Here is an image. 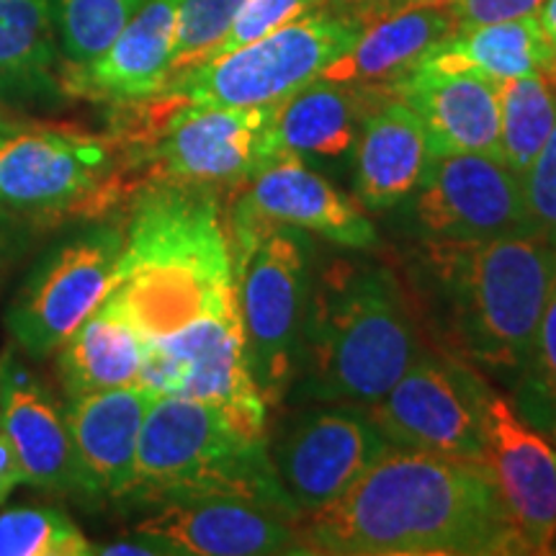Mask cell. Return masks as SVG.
Returning a JSON list of instances; mask_svg holds the SVG:
<instances>
[{"label":"cell","mask_w":556,"mask_h":556,"mask_svg":"<svg viewBox=\"0 0 556 556\" xmlns=\"http://www.w3.org/2000/svg\"><path fill=\"white\" fill-rule=\"evenodd\" d=\"M276 225L309 229L353 250L379 242L377 229L364 212L296 157L278 160L250 178L248 191L238 199L229 219V248L238 253L258 240L263 229Z\"/></svg>","instance_id":"cell-16"},{"label":"cell","mask_w":556,"mask_h":556,"mask_svg":"<svg viewBox=\"0 0 556 556\" xmlns=\"http://www.w3.org/2000/svg\"><path fill=\"white\" fill-rule=\"evenodd\" d=\"M26 484V471L21 467L16 451H13L9 435L0 428V505L11 497L13 490Z\"/></svg>","instance_id":"cell-38"},{"label":"cell","mask_w":556,"mask_h":556,"mask_svg":"<svg viewBox=\"0 0 556 556\" xmlns=\"http://www.w3.org/2000/svg\"><path fill=\"white\" fill-rule=\"evenodd\" d=\"M157 397L160 394L148 384H129L65 402L75 467L86 503L127 500L135 482L144 417Z\"/></svg>","instance_id":"cell-18"},{"label":"cell","mask_w":556,"mask_h":556,"mask_svg":"<svg viewBox=\"0 0 556 556\" xmlns=\"http://www.w3.org/2000/svg\"><path fill=\"white\" fill-rule=\"evenodd\" d=\"M479 387L464 361L420 356L366 413L392 448L484 464Z\"/></svg>","instance_id":"cell-11"},{"label":"cell","mask_w":556,"mask_h":556,"mask_svg":"<svg viewBox=\"0 0 556 556\" xmlns=\"http://www.w3.org/2000/svg\"><path fill=\"white\" fill-rule=\"evenodd\" d=\"M325 0H245L242 9L238 11V16H235L232 26H229L227 34L222 37L219 45L214 47L208 58L240 50V47L250 45V41L268 37L270 31L281 29V26L291 24V21L307 16V13L319 9Z\"/></svg>","instance_id":"cell-33"},{"label":"cell","mask_w":556,"mask_h":556,"mask_svg":"<svg viewBox=\"0 0 556 556\" xmlns=\"http://www.w3.org/2000/svg\"><path fill=\"white\" fill-rule=\"evenodd\" d=\"M50 222L18 217V214L0 212V289L21 266V261L31 253Z\"/></svg>","instance_id":"cell-35"},{"label":"cell","mask_w":556,"mask_h":556,"mask_svg":"<svg viewBox=\"0 0 556 556\" xmlns=\"http://www.w3.org/2000/svg\"><path fill=\"white\" fill-rule=\"evenodd\" d=\"M144 0H52L62 67L96 60L119 37Z\"/></svg>","instance_id":"cell-29"},{"label":"cell","mask_w":556,"mask_h":556,"mask_svg":"<svg viewBox=\"0 0 556 556\" xmlns=\"http://www.w3.org/2000/svg\"><path fill=\"white\" fill-rule=\"evenodd\" d=\"M387 88L422 122L433 157L482 152L500 160V90L495 80L477 73L415 67Z\"/></svg>","instance_id":"cell-21"},{"label":"cell","mask_w":556,"mask_h":556,"mask_svg":"<svg viewBox=\"0 0 556 556\" xmlns=\"http://www.w3.org/2000/svg\"><path fill=\"white\" fill-rule=\"evenodd\" d=\"M435 73H477L490 80L544 78L556 88V50L541 31L536 13L500 24L458 29L417 62Z\"/></svg>","instance_id":"cell-26"},{"label":"cell","mask_w":556,"mask_h":556,"mask_svg":"<svg viewBox=\"0 0 556 556\" xmlns=\"http://www.w3.org/2000/svg\"><path fill=\"white\" fill-rule=\"evenodd\" d=\"M180 0H144L99 58L80 67H62V90L88 101H148L168 86L176 52Z\"/></svg>","instance_id":"cell-20"},{"label":"cell","mask_w":556,"mask_h":556,"mask_svg":"<svg viewBox=\"0 0 556 556\" xmlns=\"http://www.w3.org/2000/svg\"><path fill=\"white\" fill-rule=\"evenodd\" d=\"M528 219L536 232L556 238V124L544 150L520 176Z\"/></svg>","instance_id":"cell-34"},{"label":"cell","mask_w":556,"mask_h":556,"mask_svg":"<svg viewBox=\"0 0 556 556\" xmlns=\"http://www.w3.org/2000/svg\"><path fill=\"white\" fill-rule=\"evenodd\" d=\"M139 384L157 394L227 407L255 428H266V400L245 364L240 312H208L168 336L150 340Z\"/></svg>","instance_id":"cell-12"},{"label":"cell","mask_w":556,"mask_h":556,"mask_svg":"<svg viewBox=\"0 0 556 556\" xmlns=\"http://www.w3.org/2000/svg\"><path fill=\"white\" fill-rule=\"evenodd\" d=\"M458 31L446 3L415 5L366 24L356 45L323 78L358 86H389L417 67L438 41Z\"/></svg>","instance_id":"cell-27"},{"label":"cell","mask_w":556,"mask_h":556,"mask_svg":"<svg viewBox=\"0 0 556 556\" xmlns=\"http://www.w3.org/2000/svg\"><path fill=\"white\" fill-rule=\"evenodd\" d=\"M417 358L415 319L392 270L336 261L319 274L296 353L309 397L368 407Z\"/></svg>","instance_id":"cell-3"},{"label":"cell","mask_w":556,"mask_h":556,"mask_svg":"<svg viewBox=\"0 0 556 556\" xmlns=\"http://www.w3.org/2000/svg\"><path fill=\"white\" fill-rule=\"evenodd\" d=\"M438 3H446V0H364V3H361L358 18L364 21V24H371V21L384 18L389 13L415 9V5H438Z\"/></svg>","instance_id":"cell-39"},{"label":"cell","mask_w":556,"mask_h":556,"mask_svg":"<svg viewBox=\"0 0 556 556\" xmlns=\"http://www.w3.org/2000/svg\"><path fill=\"white\" fill-rule=\"evenodd\" d=\"M109 294L148 343L238 307L232 248L212 189L150 184L139 193Z\"/></svg>","instance_id":"cell-2"},{"label":"cell","mask_w":556,"mask_h":556,"mask_svg":"<svg viewBox=\"0 0 556 556\" xmlns=\"http://www.w3.org/2000/svg\"><path fill=\"white\" fill-rule=\"evenodd\" d=\"M364 29L358 16L312 11L240 50L199 62L163 90L193 106H270L323 78Z\"/></svg>","instance_id":"cell-7"},{"label":"cell","mask_w":556,"mask_h":556,"mask_svg":"<svg viewBox=\"0 0 556 556\" xmlns=\"http://www.w3.org/2000/svg\"><path fill=\"white\" fill-rule=\"evenodd\" d=\"M122 170L116 137L21 122L0 135V212L52 222L101 208Z\"/></svg>","instance_id":"cell-9"},{"label":"cell","mask_w":556,"mask_h":556,"mask_svg":"<svg viewBox=\"0 0 556 556\" xmlns=\"http://www.w3.org/2000/svg\"><path fill=\"white\" fill-rule=\"evenodd\" d=\"M245 0H180L170 78L197 67L219 45Z\"/></svg>","instance_id":"cell-31"},{"label":"cell","mask_w":556,"mask_h":556,"mask_svg":"<svg viewBox=\"0 0 556 556\" xmlns=\"http://www.w3.org/2000/svg\"><path fill=\"white\" fill-rule=\"evenodd\" d=\"M307 554L495 556L523 554L490 469L392 448L343 497L302 518Z\"/></svg>","instance_id":"cell-1"},{"label":"cell","mask_w":556,"mask_h":556,"mask_svg":"<svg viewBox=\"0 0 556 556\" xmlns=\"http://www.w3.org/2000/svg\"><path fill=\"white\" fill-rule=\"evenodd\" d=\"M245 364L266 405H278L296 374L309 294V245L296 227H268L232 255Z\"/></svg>","instance_id":"cell-10"},{"label":"cell","mask_w":556,"mask_h":556,"mask_svg":"<svg viewBox=\"0 0 556 556\" xmlns=\"http://www.w3.org/2000/svg\"><path fill=\"white\" fill-rule=\"evenodd\" d=\"M204 497L263 503L302 523L268 454L266 428L214 402L160 394L144 417L124 503L160 507Z\"/></svg>","instance_id":"cell-5"},{"label":"cell","mask_w":556,"mask_h":556,"mask_svg":"<svg viewBox=\"0 0 556 556\" xmlns=\"http://www.w3.org/2000/svg\"><path fill=\"white\" fill-rule=\"evenodd\" d=\"M500 160L520 178L556 124V93L544 78L500 80Z\"/></svg>","instance_id":"cell-28"},{"label":"cell","mask_w":556,"mask_h":556,"mask_svg":"<svg viewBox=\"0 0 556 556\" xmlns=\"http://www.w3.org/2000/svg\"><path fill=\"white\" fill-rule=\"evenodd\" d=\"M387 86H358L317 78L276 103L268 131V165L278 160L340 157L356 144L374 109L387 99Z\"/></svg>","instance_id":"cell-22"},{"label":"cell","mask_w":556,"mask_h":556,"mask_svg":"<svg viewBox=\"0 0 556 556\" xmlns=\"http://www.w3.org/2000/svg\"><path fill=\"white\" fill-rule=\"evenodd\" d=\"M548 430H552V443H554V448H556V413L548 417Z\"/></svg>","instance_id":"cell-42"},{"label":"cell","mask_w":556,"mask_h":556,"mask_svg":"<svg viewBox=\"0 0 556 556\" xmlns=\"http://www.w3.org/2000/svg\"><path fill=\"white\" fill-rule=\"evenodd\" d=\"M148 129L135 137V148L122 144L124 165H148L150 184H178L214 189L250 180L268 168L270 106H193L160 90L139 101Z\"/></svg>","instance_id":"cell-6"},{"label":"cell","mask_w":556,"mask_h":556,"mask_svg":"<svg viewBox=\"0 0 556 556\" xmlns=\"http://www.w3.org/2000/svg\"><path fill=\"white\" fill-rule=\"evenodd\" d=\"M554 240V276L548 287L546 307L541 315L536 343L523 371V405L533 417L548 422L556 413V238Z\"/></svg>","instance_id":"cell-32"},{"label":"cell","mask_w":556,"mask_h":556,"mask_svg":"<svg viewBox=\"0 0 556 556\" xmlns=\"http://www.w3.org/2000/svg\"><path fill=\"white\" fill-rule=\"evenodd\" d=\"M536 21L541 26V31L546 34L548 45L556 50V0H544L536 11Z\"/></svg>","instance_id":"cell-40"},{"label":"cell","mask_w":556,"mask_h":556,"mask_svg":"<svg viewBox=\"0 0 556 556\" xmlns=\"http://www.w3.org/2000/svg\"><path fill=\"white\" fill-rule=\"evenodd\" d=\"M356 3H364V0H356Z\"/></svg>","instance_id":"cell-43"},{"label":"cell","mask_w":556,"mask_h":556,"mask_svg":"<svg viewBox=\"0 0 556 556\" xmlns=\"http://www.w3.org/2000/svg\"><path fill=\"white\" fill-rule=\"evenodd\" d=\"M21 122H24V119H16V116L5 114L3 106H0V135H3V131H11V129H16Z\"/></svg>","instance_id":"cell-41"},{"label":"cell","mask_w":556,"mask_h":556,"mask_svg":"<svg viewBox=\"0 0 556 556\" xmlns=\"http://www.w3.org/2000/svg\"><path fill=\"white\" fill-rule=\"evenodd\" d=\"M422 266L446 309L451 345L477 366L523 374L552 287L554 240H426Z\"/></svg>","instance_id":"cell-4"},{"label":"cell","mask_w":556,"mask_h":556,"mask_svg":"<svg viewBox=\"0 0 556 556\" xmlns=\"http://www.w3.org/2000/svg\"><path fill=\"white\" fill-rule=\"evenodd\" d=\"M428 131L417 114L387 96L356 139V191L368 208H392L420 189L430 168Z\"/></svg>","instance_id":"cell-23"},{"label":"cell","mask_w":556,"mask_h":556,"mask_svg":"<svg viewBox=\"0 0 556 556\" xmlns=\"http://www.w3.org/2000/svg\"><path fill=\"white\" fill-rule=\"evenodd\" d=\"M62 96L52 0H0V106H50Z\"/></svg>","instance_id":"cell-25"},{"label":"cell","mask_w":556,"mask_h":556,"mask_svg":"<svg viewBox=\"0 0 556 556\" xmlns=\"http://www.w3.org/2000/svg\"><path fill=\"white\" fill-rule=\"evenodd\" d=\"M90 554L101 556H176L170 544L163 539L150 536V533L131 531L129 536L103 541V544H90Z\"/></svg>","instance_id":"cell-37"},{"label":"cell","mask_w":556,"mask_h":556,"mask_svg":"<svg viewBox=\"0 0 556 556\" xmlns=\"http://www.w3.org/2000/svg\"><path fill=\"white\" fill-rule=\"evenodd\" d=\"M124 242L127 227L96 222L39 250L3 312L5 332L24 356H52L109 296Z\"/></svg>","instance_id":"cell-8"},{"label":"cell","mask_w":556,"mask_h":556,"mask_svg":"<svg viewBox=\"0 0 556 556\" xmlns=\"http://www.w3.org/2000/svg\"><path fill=\"white\" fill-rule=\"evenodd\" d=\"M417 225L428 240H490L536 232L528 219L520 178L482 152L435 155L415 191Z\"/></svg>","instance_id":"cell-14"},{"label":"cell","mask_w":556,"mask_h":556,"mask_svg":"<svg viewBox=\"0 0 556 556\" xmlns=\"http://www.w3.org/2000/svg\"><path fill=\"white\" fill-rule=\"evenodd\" d=\"M544 0H446L458 29L531 16Z\"/></svg>","instance_id":"cell-36"},{"label":"cell","mask_w":556,"mask_h":556,"mask_svg":"<svg viewBox=\"0 0 556 556\" xmlns=\"http://www.w3.org/2000/svg\"><path fill=\"white\" fill-rule=\"evenodd\" d=\"M484 464L523 554L556 546V448L510 400L479 387Z\"/></svg>","instance_id":"cell-13"},{"label":"cell","mask_w":556,"mask_h":556,"mask_svg":"<svg viewBox=\"0 0 556 556\" xmlns=\"http://www.w3.org/2000/svg\"><path fill=\"white\" fill-rule=\"evenodd\" d=\"M392 443L358 405L302 415L283 435L276 471L302 518L336 503L366 475Z\"/></svg>","instance_id":"cell-15"},{"label":"cell","mask_w":556,"mask_h":556,"mask_svg":"<svg viewBox=\"0 0 556 556\" xmlns=\"http://www.w3.org/2000/svg\"><path fill=\"white\" fill-rule=\"evenodd\" d=\"M90 541L60 507L0 510V556H88Z\"/></svg>","instance_id":"cell-30"},{"label":"cell","mask_w":556,"mask_h":556,"mask_svg":"<svg viewBox=\"0 0 556 556\" xmlns=\"http://www.w3.org/2000/svg\"><path fill=\"white\" fill-rule=\"evenodd\" d=\"M135 531L173 546L176 556H278L307 554L299 520L263 503L204 497L160 505Z\"/></svg>","instance_id":"cell-17"},{"label":"cell","mask_w":556,"mask_h":556,"mask_svg":"<svg viewBox=\"0 0 556 556\" xmlns=\"http://www.w3.org/2000/svg\"><path fill=\"white\" fill-rule=\"evenodd\" d=\"M0 428L26 471V484L52 497L83 500L65 405L16 345L0 353Z\"/></svg>","instance_id":"cell-19"},{"label":"cell","mask_w":556,"mask_h":556,"mask_svg":"<svg viewBox=\"0 0 556 556\" xmlns=\"http://www.w3.org/2000/svg\"><path fill=\"white\" fill-rule=\"evenodd\" d=\"M144 361L148 340L111 294L54 351V368L67 400L139 384Z\"/></svg>","instance_id":"cell-24"}]
</instances>
